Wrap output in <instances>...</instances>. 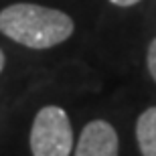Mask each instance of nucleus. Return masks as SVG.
Returning a JSON list of instances; mask_svg holds the SVG:
<instances>
[{
  "mask_svg": "<svg viewBox=\"0 0 156 156\" xmlns=\"http://www.w3.org/2000/svg\"><path fill=\"white\" fill-rule=\"evenodd\" d=\"M75 30L69 14L41 4L18 2L0 10V33L29 49L61 45Z\"/></svg>",
  "mask_w": 156,
  "mask_h": 156,
  "instance_id": "obj_1",
  "label": "nucleus"
},
{
  "mask_svg": "<svg viewBox=\"0 0 156 156\" xmlns=\"http://www.w3.org/2000/svg\"><path fill=\"white\" fill-rule=\"evenodd\" d=\"M73 148V130L69 116L59 105H45L35 116L30 128L33 156H69Z\"/></svg>",
  "mask_w": 156,
  "mask_h": 156,
  "instance_id": "obj_2",
  "label": "nucleus"
},
{
  "mask_svg": "<svg viewBox=\"0 0 156 156\" xmlns=\"http://www.w3.org/2000/svg\"><path fill=\"white\" fill-rule=\"evenodd\" d=\"M75 156H118V134L105 120H93L81 130Z\"/></svg>",
  "mask_w": 156,
  "mask_h": 156,
  "instance_id": "obj_3",
  "label": "nucleus"
},
{
  "mask_svg": "<svg viewBox=\"0 0 156 156\" xmlns=\"http://www.w3.org/2000/svg\"><path fill=\"white\" fill-rule=\"evenodd\" d=\"M136 140L142 156H156V105L138 118L136 122Z\"/></svg>",
  "mask_w": 156,
  "mask_h": 156,
  "instance_id": "obj_4",
  "label": "nucleus"
},
{
  "mask_svg": "<svg viewBox=\"0 0 156 156\" xmlns=\"http://www.w3.org/2000/svg\"><path fill=\"white\" fill-rule=\"evenodd\" d=\"M148 71H150V75L154 77L156 81V39L150 43V47H148Z\"/></svg>",
  "mask_w": 156,
  "mask_h": 156,
  "instance_id": "obj_5",
  "label": "nucleus"
},
{
  "mask_svg": "<svg viewBox=\"0 0 156 156\" xmlns=\"http://www.w3.org/2000/svg\"><path fill=\"white\" fill-rule=\"evenodd\" d=\"M110 2L116 6H134V4H138L140 0H110Z\"/></svg>",
  "mask_w": 156,
  "mask_h": 156,
  "instance_id": "obj_6",
  "label": "nucleus"
},
{
  "mask_svg": "<svg viewBox=\"0 0 156 156\" xmlns=\"http://www.w3.org/2000/svg\"><path fill=\"white\" fill-rule=\"evenodd\" d=\"M4 63H6V57H4V51L0 49V73H2V69H4Z\"/></svg>",
  "mask_w": 156,
  "mask_h": 156,
  "instance_id": "obj_7",
  "label": "nucleus"
}]
</instances>
